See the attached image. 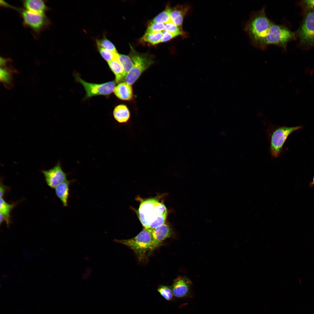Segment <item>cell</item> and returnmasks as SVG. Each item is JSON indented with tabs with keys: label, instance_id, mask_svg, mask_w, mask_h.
<instances>
[{
	"label": "cell",
	"instance_id": "cell-1",
	"mask_svg": "<svg viewBox=\"0 0 314 314\" xmlns=\"http://www.w3.org/2000/svg\"><path fill=\"white\" fill-rule=\"evenodd\" d=\"M272 23L266 15L265 7L251 12L244 30L254 47L263 50L267 48L265 38Z\"/></svg>",
	"mask_w": 314,
	"mask_h": 314
},
{
	"label": "cell",
	"instance_id": "cell-2",
	"mask_svg": "<svg viewBox=\"0 0 314 314\" xmlns=\"http://www.w3.org/2000/svg\"><path fill=\"white\" fill-rule=\"evenodd\" d=\"M138 213L144 228L153 229L166 222L167 211L163 202L151 198L141 200Z\"/></svg>",
	"mask_w": 314,
	"mask_h": 314
},
{
	"label": "cell",
	"instance_id": "cell-3",
	"mask_svg": "<svg viewBox=\"0 0 314 314\" xmlns=\"http://www.w3.org/2000/svg\"><path fill=\"white\" fill-rule=\"evenodd\" d=\"M114 241L132 249L140 261L144 258L148 252L160 246L154 240L150 229L145 228L134 238L127 240H115Z\"/></svg>",
	"mask_w": 314,
	"mask_h": 314
},
{
	"label": "cell",
	"instance_id": "cell-4",
	"mask_svg": "<svg viewBox=\"0 0 314 314\" xmlns=\"http://www.w3.org/2000/svg\"><path fill=\"white\" fill-rule=\"evenodd\" d=\"M129 54L133 63V66L127 74L125 82L132 85L142 74L154 63L152 56L148 53H140L131 46Z\"/></svg>",
	"mask_w": 314,
	"mask_h": 314
},
{
	"label": "cell",
	"instance_id": "cell-5",
	"mask_svg": "<svg viewBox=\"0 0 314 314\" xmlns=\"http://www.w3.org/2000/svg\"><path fill=\"white\" fill-rule=\"evenodd\" d=\"M302 126H282L270 128L268 136L270 151L272 156L276 158L283 152V147L288 136L293 132L301 128Z\"/></svg>",
	"mask_w": 314,
	"mask_h": 314
},
{
	"label": "cell",
	"instance_id": "cell-6",
	"mask_svg": "<svg viewBox=\"0 0 314 314\" xmlns=\"http://www.w3.org/2000/svg\"><path fill=\"white\" fill-rule=\"evenodd\" d=\"M295 34L300 45L307 48L314 47V10H306Z\"/></svg>",
	"mask_w": 314,
	"mask_h": 314
},
{
	"label": "cell",
	"instance_id": "cell-7",
	"mask_svg": "<svg viewBox=\"0 0 314 314\" xmlns=\"http://www.w3.org/2000/svg\"><path fill=\"white\" fill-rule=\"evenodd\" d=\"M295 33L286 26L272 23L265 38L267 45L274 44L284 49L290 41L295 39Z\"/></svg>",
	"mask_w": 314,
	"mask_h": 314
},
{
	"label": "cell",
	"instance_id": "cell-8",
	"mask_svg": "<svg viewBox=\"0 0 314 314\" xmlns=\"http://www.w3.org/2000/svg\"><path fill=\"white\" fill-rule=\"evenodd\" d=\"M20 13L24 24L37 33L49 27L50 21L45 15L35 13L25 9L15 8Z\"/></svg>",
	"mask_w": 314,
	"mask_h": 314
},
{
	"label": "cell",
	"instance_id": "cell-9",
	"mask_svg": "<svg viewBox=\"0 0 314 314\" xmlns=\"http://www.w3.org/2000/svg\"><path fill=\"white\" fill-rule=\"evenodd\" d=\"M75 77L77 81L83 87L86 93V98L97 95H109L113 91L115 87V83L114 81L97 84L87 82L76 74Z\"/></svg>",
	"mask_w": 314,
	"mask_h": 314
},
{
	"label": "cell",
	"instance_id": "cell-10",
	"mask_svg": "<svg viewBox=\"0 0 314 314\" xmlns=\"http://www.w3.org/2000/svg\"><path fill=\"white\" fill-rule=\"evenodd\" d=\"M42 172L47 184L53 188H55L59 184L67 180L66 174L62 169L59 162L52 168L42 170Z\"/></svg>",
	"mask_w": 314,
	"mask_h": 314
},
{
	"label": "cell",
	"instance_id": "cell-11",
	"mask_svg": "<svg viewBox=\"0 0 314 314\" xmlns=\"http://www.w3.org/2000/svg\"><path fill=\"white\" fill-rule=\"evenodd\" d=\"M192 286L191 281L187 277L180 276L174 281L172 286L173 295L176 297L182 298L188 296Z\"/></svg>",
	"mask_w": 314,
	"mask_h": 314
},
{
	"label": "cell",
	"instance_id": "cell-12",
	"mask_svg": "<svg viewBox=\"0 0 314 314\" xmlns=\"http://www.w3.org/2000/svg\"><path fill=\"white\" fill-rule=\"evenodd\" d=\"M190 9V6L186 4L177 5L171 8L170 16L172 21L176 26L182 28L184 19Z\"/></svg>",
	"mask_w": 314,
	"mask_h": 314
},
{
	"label": "cell",
	"instance_id": "cell-13",
	"mask_svg": "<svg viewBox=\"0 0 314 314\" xmlns=\"http://www.w3.org/2000/svg\"><path fill=\"white\" fill-rule=\"evenodd\" d=\"M9 63L0 66V80L6 88L10 90L14 86L13 74L18 73V72L9 65Z\"/></svg>",
	"mask_w": 314,
	"mask_h": 314
},
{
	"label": "cell",
	"instance_id": "cell-14",
	"mask_svg": "<svg viewBox=\"0 0 314 314\" xmlns=\"http://www.w3.org/2000/svg\"><path fill=\"white\" fill-rule=\"evenodd\" d=\"M149 229L154 240L160 245L164 240L171 237L173 234L171 228L166 222L156 228Z\"/></svg>",
	"mask_w": 314,
	"mask_h": 314
},
{
	"label": "cell",
	"instance_id": "cell-15",
	"mask_svg": "<svg viewBox=\"0 0 314 314\" xmlns=\"http://www.w3.org/2000/svg\"><path fill=\"white\" fill-rule=\"evenodd\" d=\"M113 91L115 96L122 100L130 101L133 99V94L132 85L126 82L119 83L115 87Z\"/></svg>",
	"mask_w": 314,
	"mask_h": 314
},
{
	"label": "cell",
	"instance_id": "cell-16",
	"mask_svg": "<svg viewBox=\"0 0 314 314\" xmlns=\"http://www.w3.org/2000/svg\"><path fill=\"white\" fill-rule=\"evenodd\" d=\"M22 3L26 10L42 15H45L49 9L43 0H25L22 1Z\"/></svg>",
	"mask_w": 314,
	"mask_h": 314
},
{
	"label": "cell",
	"instance_id": "cell-17",
	"mask_svg": "<svg viewBox=\"0 0 314 314\" xmlns=\"http://www.w3.org/2000/svg\"><path fill=\"white\" fill-rule=\"evenodd\" d=\"M108 65L115 76V81L117 83L125 81L126 74L119 60H113L108 62Z\"/></svg>",
	"mask_w": 314,
	"mask_h": 314
},
{
	"label": "cell",
	"instance_id": "cell-18",
	"mask_svg": "<svg viewBox=\"0 0 314 314\" xmlns=\"http://www.w3.org/2000/svg\"><path fill=\"white\" fill-rule=\"evenodd\" d=\"M113 115L115 119L120 123H127L130 117L129 109L126 105L124 104L118 105L115 107Z\"/></svg>",
	"mask_w": 314,
	"mask_h": 314
},
{
	"label": "cell",
	"instance_id": "cell-19",
	"mask_svg": "<svg viewBox=\"0 0 314 314\" xmlns=\"http://www.w3.org/2000/svg\"><path fill=\"white\" fill-rule=\"evenodd\" d=\"M69 184V181L66 180L59 184L55 188L56 194L64 206L68 205Z\"/></svg>",
	"mask_w": 314,
	"mask_h": 314
},
{
	"label": "cell",
	"instance_id": "cell-20",
	"mask_svg": "<svg viewBox=\"0 0 314 314\" xmlns=\"http://www.w3.org/2000/svg\"><path fill=\"white\" fill-rule=\"evenodd\" d=\"M163 31L153 33H145L140 39L143 43L154 45L161 42Z\"/></svg>",
	"mask_w": 314,
	"mask_h": 314
},
{
	"label": "cell",
	"instance_id": "cell-21",
	"mask_svg": "<svg viewBox=\"0 0 314 314\" xmlns=\"http://www.w3.org/2000/svg\"><path fill=\"white\" fill-rule=\"evenodd\" d=\"M14 206V204H8L3 198H0V212L3 215L8 226L10 222V212Z\"/></svg>",
	"mask_w": 314,
	"mask_h": 314
},
{
	"label": "cell",
	"instance_id": "cell-22",
	"mask_svg": "<svg viewBox=\"0 0 314 314\" xmlns=\"http://www.w3.org/2000/svg\"><path fill=\"white\" fill-rule=\"evenodd\" d=\"M171 8L169 5H167L164 11L156 16L151 22L164 24L172 22L170 16Z\"/></svg>",
	"mask_w": 314,
	"mask_h": 314
},
{
	"label": "cell",
	"instance_id": "cell-23",
	"mask_svg": "<svg viewBox=\"0 0 314 314\" xmlns=\"http://www.w3.org/2000/svg\"><path fill=\"white\" fill-rule=\"evenodd\" d=\"M164 25L165 30L174 34L177 36L180 35L184 38L187 37V33L183 31L182 28L179 27L172 21L164 24Z\"/></svg>",
	"mask_w": 314,
	"mask_h": 314
},
{
	"label": "cell",
	"instance_id": "cell-24",
	"mask_svg": "<svg viewBox=\"0 0 314 314\" xmlns=\"http://www.w3.org/2000/svg\"><path fill=\"white\" fill-rule=\"evenodd\" d=\"M98 48L101 56L107 62L113 60H119V54L117 52L111 51L102 48Z\"/></svg>",
	"mask_w": 314,
	"mask_h": 314
},
{
	"label": "cell",
	"instance_id": "cell-25",
	"mask_svg": "<svg viewBox=\"0 0 314 314\" xmlns=\"http://www.w3.org/2000/svg\"><path fill=\"white\" fill-rule=\"evenodd\" d=\"M96 42L98 48H102L111 51L117 52L113 44L106 38L97 40Z\"/></svg>",
	"mask_w": 314,
	"mask_h": 314
},
{
	"label": "cell",
	"instance_id": "cell-26",
	"mask_svg": "<svg viewBox=\"0 0 314 314\" xmlns=\"http://www.w3.org/2000/svg\"><path fill=\"white\" fill-rule=\"evenodd\" d=\"M119 60L122 65L125 73L127 74L132 68L133 64L129 56L124 54H119Z\"/></svg>",
	"mask_w": 314,
	"mask_h": 314
},
{
	"label": "cell",
	"instance_id": "cell-27",
	"mask_svg": "<svg viewBox=\"0 0 314 314\" xmlns=\"http://www.w3.org/2000/svg\"><path fill=\"white\" fill-rule=\"evenodd\" d=\"M165 30L164 24L150 22L145 33H153L163 31Z\"/></svg>",
	"mask_w": 314,
	"mask_h": 314
},
{
	"label": "cell",
	"instance_id": "cell-28",
	"mask_svg": "<svg viewBox=\"0 0 314 314\" xmlns=\"http://www.w3.org/2000/svg\"><path fill=\"white\" fill-rule=\"evenodd\" d=\"M157 290L161 295L166 300L170 301L172 299L173 295L172 290L170 287L167 286H161L158 288Z\"/></svg>",
	"mask_w": 314,
	"mask_h": 314
},
{
	"label": "cell",
	"instance_id": "cell-29",
	"mask_svg": "<svg viewBox=\"0 0 314 314\" xmlns=\"http://www.w3.org/2000/svg\"><path fill=\"white\" fill-rule=\"evenodd\" d=\"M176 36H177L176 35L165 30L163 31V34L161 42H167L172 40Z\"/></svg>",
	"mask_w": 314,
	"mask_h": 314
},
{
	"label": "cell",
	"instance_id": "cell-30",
	"mask_svg": "<svg viewBox=\"0 0 314 314\" xmlns=\"http://www.w3.org/2000/svg\"><path fill=\"white\" fill-rule=\"evenodd\" d=\"M301 3L306 10H314V0H304Z\"/></svg>",
	"mask_w": 314,
	"mask_h": 314
},
{
	"label": "cell",
	"instance_id": "cell-31",
	"mask_svg": "<svg viewBox=\"0 0 314 314\" xmlns=\"http://www.w3.org/2000/svg\"><path fill=\"white\" fill-rule=\"evenodd\" d=\"M5 192V187L3 186L1 184L0 185V198H2L3 197L4 195Z\"/></svg>",
	"mask_w": 314,
	"mask_h": 314
},
{
	"label": "cell",
	"instance_id": "cell-32",
	"mask_svg": "<svg viewBox=\"0 0 314 314\" xmlns=\"http://www.w3.org/2000/svg\"><path fill=\"white\" fill-rule=\"evenodd\" d=\"M5 220L4 217L2 214L0 213V223L1 224L2 222Z\"/></svg>",
	"mask_w": 314,
	"mask_h": 314
},
{
	"label": "cell",
	"instance_id": "cell-33",
	"mask_svg": "<svg viewBox=\"0 0 314 314\" xmlns=\"http://www.w3.org/2000/svg\"><path fill=\"white\" fill-rule=\"evenodd\" d=\"M314 185V176L313 178V180L312 182L310 183L309 186H312Z\"/></svg>",
	"mask_w": 314,
	"mask_h": 314
}]
</instances>
